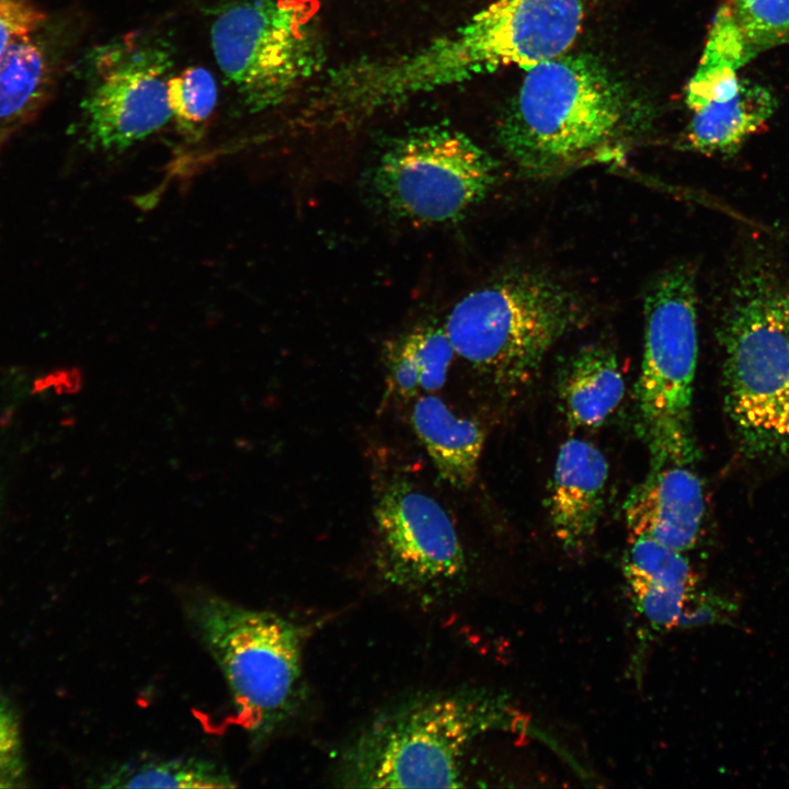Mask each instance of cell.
Segmentation results:
<instances>
[{
  "mask_svg": "<svg viewBox=\"0 0 789 789\" xmlns=\"http://www.w3.org/2000/svg\"><path fill=\"white\" fill-rule=\"evenodd\" d=\"M526 71L496 127L521 170L560 171L615 146L631 126L630 98L595 59L563 54Z\"/></svg>",
  "mask_w": 789,
  "mask_h": 789,
  "instance_id": "1",
  "label": "cell"
},
{
  "mask_svg": "<svg viewBox=\"0 0 789 789\" xmlns=\"http://www.w3.org/2000/svg\"><path fill=\"white\" fill-rule=\"evenodd\" d=\"M503 712L474 690L413 698L361 732L341 759L338 780L359 788L461 787L469 747L502 725Z\"/></svg>",
  "mask_w": 789,
  "mask_h": 789,
  "instance_id": "2",
  "label": "cell"
},
{
  "mask_svg": "<svg viewBox=\"0 0 789 789\" xmlns=\"http://www.w3.org/2000/svg\"><path fill=\"white\" fill-rule=\"evenodd\" d=\"M587 0H494L465 24L408 53L390 55L387 82L416 96L496 69L525 70L563 55L575 42Z\"/></svg>",
  "mask_w": 789,
  "mask_h": 789,
  "instance_id": "3",
  "label": "cell"
},
{
  "mask_svg": "<svg viewBox=\"0 0 789 789\" xmlns=\"http://www.w3.org/2000/svg\"><path fill=\"white\" fill-rule=\"evenodd\" d=\"M724 404L743 451L789 453V287L765 270L736 284L724 313Z\"/></svg>",
  "mask_w": 789,
  "mask_h": 789,
  "instance_id": "4",
  "label": "cell"
},
{
  "mask_svg": "<svg viewBox=\"0 0 789 789\" xmlns=\"http://www.w3.org/2000/svg\"><path fill=\"white\" fill-rule=\"evenodd\" d=\"M583 318L579 298L535 271L504 274L465 295L443 325L459 357L494 385L530 382L552 346Z\"/></svg>",
  "mask_w": 789,
  "mask_h": 789,
  "instance_id": "5",
  "label": "cell"
},
{
  "mask_svg": "<svg viewBox=\"0 0 789 789\" xmlns=\"http://www.w3.org/2000/svg\"><path fill=\"white\" fill-rule=\"evenodd\" d=\"M185 611L222 673L237 722L255 744L264 742L297 705L302 629L276 613L205 591L187 597Z\"/></svg>",
  "mask_w": 789,
  "mask_h": 789,
  "instance_id": "6",
  "label": "cell"
},
{
  "mask_svg": "<svg viewBox=\"0 0 789 789\" xmlns=\"http://www.w3.org/2000/svg\"><path fill=\"white\" fill-rule=\"evenodd\" d=\"M694 272L676 265L663 272L644 299V341L636 386L639 428L650 467L693 465L697 447L691 399L698 340Z\"/></svg>",
  "mask_w": 789,
  "mask_h": 789,
  "instance_id": "7",
  "label": "cell"
},
{
  "mask_svg": "<svg viewBox=\"0 0 789 789\" xmlns=\"http://www.w3.org/2000/svg\"><path fill=\"white\" fill-rule=\"evenodd\" d=\"M494 158L448 124L411 128L391 140L371 167L369 184L393 217L445 225L466 216L494 187Z\"/></svg>",
  "mask_w": 789,
  "mask_h": 789,
  "instance_id": "8",
  "label": "cell"
},
{
  "mask_svg": "<svg viewBox=\"0 0 789 789\" xmlns=\"http://www.w3.org/2000/svg\"><path fill=\"white\" fill-rule=\"evenodd\" d=\"M210 38L219 68L254 112L282 103L324 61L308 4L224 1L213 12Z\"/></svg>",
  "mask_w": 789,
  "mask_h": 789,
  "instance_id": "9",
  "label": "cell"
},
{
  "mask_svg": "<svg viewBox=\"0 0 789 789\" xmlns=\"http://www.w3.org/2000/svg\"><path fill=\"white\" fill-rule=\"evenodd\" d=\"M172 49L158 35L133 32L96 46L89 56L82 102L90 144L123 150L160 129L172 117Z\"/></svg>",
  "mask_w": 789,
  "mask_h": 789,
  "instance_id": "10",
  "label": "cell"
},
{
  "mask_svg": "<svg viewBox=\"0 0 789 789\" xmlns=\"http://www.w3.org/2000/svg\"><path fill=\"white\" fill-rule=\"evenodd\" d=\"M374 521L379 565L391 583L427 590L464 574V549L451 519L408 480L387 483L374 506Z\"/></svg>",
  "mask_w": 789,
  "mask_h": 789,
  "instance_id": "11",
  "label": "cell"
},
{
  "mask_svg": "<svg viewBox=\"0 0 789 789\" xmlns=\"http://www.w3.org/2000/svg\"><path fill=\"white\" fill-rule=\"evenodd\" d=\"M704 512L702 483L688 464L650 467L624 504L631 537L648 536L681 552L697 542Z\"/></svg>",
  "mask_w": 789,
  "mask_h": 789,
  "instance_id": "12",
  "label": "cell"
},
{
  "mask_svg": "<svg viewBox=\"0 0 789 789\" xmlns=\"http://www.w3.org/2000/svg\"><path fill=\"white\" fill-rule=\"evenodd\" d=\"M608 464L592 443L571 438L557 455L548 515L564 549L578 551L593 537L604 510Z\"/></svg>",
  "mask_w": 789,
  "mask_h": 789,
  "instance_id": "13",
  "label": "cell"
},
{
  "mask_svg": "<svg viewBox=\"0 0 789 789\" xmlns=\"http://www.w3.org/2000/svg\"><path fill=\"white\" fill-rule=\"evenodd\" d=\"M413 430L439 477L457 489L472 484L484 444L481 426L455 415L444 401L426 393L415 401Z\"/></svg>",
  "mask_w": 789,
  "mask_h": 789,
  "instance_id": "14",
  "label": "cell"
},
{
  "mask_svg": "<svg viewBox=\"0 0 789 789\" xmlns=\"http://www.w3.org/2000/svg\"><path fill=\"white\" fill-rule=\"evenodd\" d=\"M567 421L584 428L601 426L620 404L624 376L614 351L603 345L578 350L564 365L558 382Z\"/></svg>",
  "mask_w": 789,
  "mask_h": 789,
  "instance_id": "15",
  "label": "cell"
},
{
  "mask_svg": "<svg viewBox=\"0 0 789 789\" xmlns=\"http://www.w3.org/2000/svg\"><path fill=\"white\" fill-rule=\"evenodd\" d=\"M776 98L767 88L740 81L736 93L723 102H712L693 112L687 129L690 148L705 153L735 151L771 117Z\"/></svg>",
  "mask_w": 789,
  "mask_h": 789,
  "instance_id": "16",
  "label": "cell"
},
{
  "mask_svg": "<svg viewBox=\"0 0 789 789\" xmlns=\"http://www.w3.org/2000/svg\"><path fill=\"white\" fill-rule=\"evenodd\" d=\"M52 70L47 50L33 35L18 41L0 58V155L44 104Z\"/></svg>",
  "mask_w": 789,
  "mask_h": 789,
  "instance_id": "17",
  "label": "cell"
},
{
  "mask_svg": "<svg viewBox=\"0 0 789 789\" xmlns=\"http://www.w3.org/2000/svg\"><path fill=\"white\" fill-rule=\"evenodd\" d=\"M455 355L443 327H416L389 343L388 384L401 398L434 393L444 386Z\"/></svg>",
  "mask_w": 789,
  "mask_h": 789,
  "instance_id": "18",
  "label": "cell"
},
{
  "mask_svg": "<svg viewBox=\"0 0 789 789\" xmlns=\"http://www.w3.org/2000/svg\"><path fill=\"white\" fill-rule=\"evenodd\" d=\"M750 60L744 42L724 2L718 10L699 65L686 91V104L695 112L712 102L731 99L740 80L736 71Z\"/></svg>",
  "mask_w": 789,
  "mask_h": 789,
  "instance_id": "19",
  "label": "cell"
},
{
  "mask_svg": "<svg viewBox=\"0 0 789 789\" xmlns=\"http://www.w3.org/2000/svg\"><path fill=\"white\" fill-rule=\"evenodd\" d=\"M106 788H231L230 774L199 757H138L114 766L103 778Z\"/></svg>",
  "mask_w": 789,
  "mask_h": 789,
  "instance_id": "20",
  "label": "cell"
},
{
  "mask_svg": "<svg viewBox=\"0 0 789 789\" xmlns=\"http://www.w3.org/2000/svg\"><path fill=\"white\" fill-rule=\"evenodd\" d=\"M627 580H639L656 586L693 592L695 575L683 552L648 536L631 537L624 561Z\"/></svg>",
  "mask_w": 789,
  "mask_h": 789,
  "instance_id": "21",
  "label": "cell"
},
{
  "mask_svg": "<svg viewBox=\"0 0 789 789\" xmlns=\"http://www.w3.org/2000/svg\"><path fill=\"white\" fill-rule=\"evenodd\" d=\"M750 60L789 43V0H728Z\"/></svg>",
  "mask_w": 789,
  "mask_h": 789,
  "instance_id": "22",
  "label": "cell"
},
{
  "mask_svg": "<svg viewBox=\"0 0 789 789\" xmlns=\"http://www.w3.org/2000/svg\"><path fill=\"white\" fill-rule=\"evenodd\" d=\"M217 87L213 75L203 67H190L171 76L168 102L179 127L186 135L199 133L214 111Z\"/></svg>",
  "mask_w": 789,
  "mask_h": 789,
  "instance_id": "23",
  "label": "cell"
},
{
  "mask_svg": "<svg viewBox=\"0 0 789 789\" xmlns=\"http://www.w3.org/2000/svg\"><path fill=\"white\" fill-rule=\"evenodd\" d=\"M640 613L653 626L672 628L679 625L693 592L656 586L639 580H627Z\"/></svg>",
  "mask_w": 789,
  "mask_h": 789,
  "instance_id": "24",
  "label": "cell"
},
{
  "mask_svg": "<svg viewBox=\"0 0 789 789\" xmlns=\"http://www.w3.org/2000/svg\"><path fill=\"white\" fill-rule=\"evenodd\" d=\"M44 21L32 0H0V58L18 41L34 35Z\"/></svg>",
  "mask_w": 789,
  "mask_h": 789,
  "instance_id": "25",
  "label": "cell"
},
{
  "mask_svg": "<svg viewBox=\"0 0 789 789\" xmlns=\"http://www.w3.org/2000/svg\"><path fill=\"white\" fill-rule=\"evenodd\" d=\"M20 764V733L16 718L0 699V771L16 775Z\"/></svg>",
  "mask_w": 789,
  "mask_h": 789,
  "instance_id": "26",
  "label": "cell"
},
{
  "mask_svg": "<svg viewBox=\"0 0 789 789\" xmlns=\"http://www.w3.org/2000/svg\"><path fill=\"white\" fill-rule=\"evenodd\" d=\"M11 777H12V776H9V775L3 774V773L0 771V788L12 787V786H13V784H12V780H13V779H12Z\"/></svg>",
  "mask_w": 789,
  "mask_h": 789,
  "instance_id": "27",
  "label": "cell"
},
{
  "mask_svg": "<svg viewBox=\"0 0 789 789\" xmlns=\"http://www.w3.org/2000/svg\"><path fill=\"white\" fill-rule=\"evenodd\" d=\"M282 1L287 2V3H295V4H308L307 3L308 0H282Z\"/></svg>",
  "mask_w": 789,
  "mask_h": 789,
  "instance_id": "28",
  "label": "cell"
}]
</instances>
